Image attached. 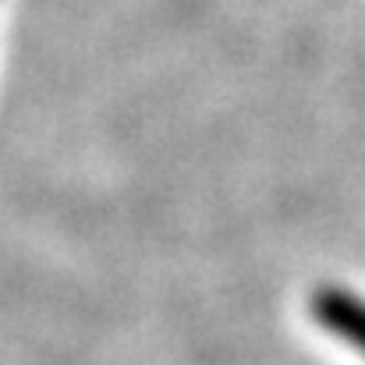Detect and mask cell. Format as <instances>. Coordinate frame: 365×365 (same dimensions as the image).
<instances>
[{"label": "cell", "mask_w": 365, "mask_h": 365, "mask_svg": "<svg viewBox=\"0 0 365 365\" xmlns=\"http://www.w3.org/2000/svg\"><path fill=\"white\" fill-rule=\"evenodd\" d=\"M316 323L365 359V298L348 287H319L309 302Z\"/></svg>", "instance_id": "6da1fadb"}]
</instances>
